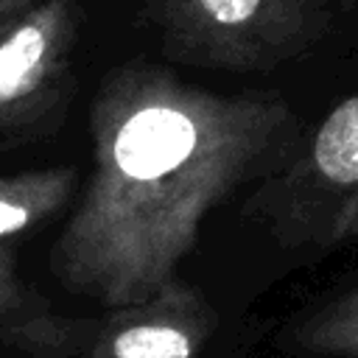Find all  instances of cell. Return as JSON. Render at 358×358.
I'll use <instances>...</instances> for the list:
<instances>
[{
	"mask_svg": "<svg viewBox=\"0 0 358 358\" xmlns=\"http://www.w3.org/2000/svg\"><path fill=\"white\" fill-rule=\"evenodd\" d=\"M76 171L48 168L0 176V241L53 218L73 196Z\"/></svg>",
	"mask_w": 358,
	"mask_h": 358,
	"instance_id": "6",
	"label": "cell"
},
{
	"mask_svg": "<svg viewBox=\"0 0 358 358\" xmlns=\"http://www.w3.org/2000/svg\"><path fill=\"white\" fill-rule=\"evenodd\" d=\"M36 0H0V34Z\"/></svg>",
	"mask_w": 358,
	"mask_h": 358,
	"instance_id": "10",
	"label": "cell"
},
{
	"mask_svg": "<svg viewBox=\"0 0 358 358\" xmlns=\"http://www.w3.org/2000/svg\"><path fill=\"white\" fill-rule=\"evenodd\" d=\"M358 196V95L336 103L319 123L305 154L282 179L274 201L277 221L288 232L324 227L327 243L333 224Z\"/></svg>",
	"mask_w": 358,
	"mask_h": 358,
	"instance_id": "5",
	"label": "cell"
},
{
	"mask_svg": "<svg viewBox=\"0 0 358 358\" xmlns=\"http://www.w3.org/2000/svg\"><path fill=\"white\" fill-rule=\"evenodd\" d=\"M282 101L215 95L168 70L129 64L98 90L92 173L50 249L76 296L123 308L176 280L201 224L288 143Z\"/></svg>",
	"mask_w": 358,
	"mask_h": 358,
	"instance_id": "1",
	"label": "cell"
},
{
	"mask_svg": "<svg viewBox=\"0 0 358 358\" xmlns=\"http://www.w3.org/2000/svg\"><path fill=\"white\" fill-rule=\"evenodd\" d=\"M81 0H36L0 34V134L48 115L67 87Z\"/></svg>",
	"mask_w": 358,
	"mask_h": 358,
	"instance_id": "4",
	"label": "cell"
},
{
	"mask_svg": "<svg viewBox=\"0 0 358 358\" xmlns=\"http://www.w3.org/2000/svg\"><path fill=\"white\" fill-rule=\"evenodd\" d=\"M151 14L168 50L227 70L274 67L313 36L310 0H157Z\"/></svg>",
	"mask_w": 358,
	"mask_h": 358,
	"instance_id": "3",
	"label": "cell"
},
{
	"mask_svg": "<svg viewBox=\"0 0 358 358\" xmlns=\"http://www.w3.org/2000/svg\"><path fill=\"white\" fill-rule=\"evenodd\" d=\"M215 322L207 296L176 277L148 299L109 308L101 319L39 313L3 327V336L42 358H196Z\"/></svg>",
	"mask_w": 358,
	"mask_h": 358,
	"instance_id": "2",
	"label": "cell"
},
{
	"mask_svg": "<svg viewBox=\"0 0 358 358\" xmlns=\"http://www.w3.org/2000/svg\"><path fill=\"white\" fill-rule=\"evenodd\" d=\"M39 313H48L45 302L17 280L11 257L0 249V322L14 324V322H22Z\"/></svg>",
	"mask_w": 358,
	"mask_h": 358,
	"instance_id": "8",
	"label": "cell"
},
{
	"mask_svg": "<svg viewBox=\"0 0 358 358\" xmlns=\"http://www.w3.org/2000/svg\"><path fill=\"white\" fill-rule=\"evenodd\" d=\"M282 341L299 358H358V285L299 316Z\"/></svg>",
	"mask_w": 358,
	"mask_h": 358,
	"instance_id": "7",
	"label": "cell"
},
{
	"mask_svg": "<svg viewBox=\"0 0 358 358\" xmlns=\"http://www.w3.org/2000/svg\"><path fill=\"white\" fill-rule=\"evenodd\" d=\"M355 238H358V196L352 199V204L333 224V232H330L327 243H347V241H355Z\"/></svg>",
	"mask_w": 358,
	"mask_h": 358,
	"instance_id": "9",
	"label": "cell"
}]
</instances>
